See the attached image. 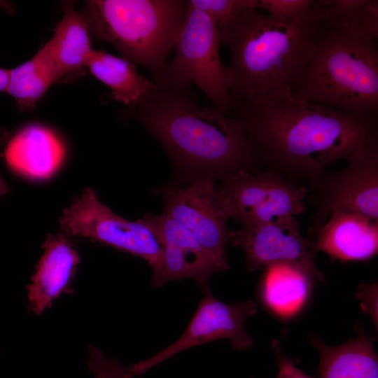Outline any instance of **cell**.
Listing matches in <instances>:
<instances>
[{
    "mask_svg": "<svg viewBox=\"0 0 378 378\" xmlns=\"http://www.w3.org/2000/svg\"><path fill=\"white\" fill-rule=\"evenodd\" d=\"M231 115L241 122L261 164L309 186L330 164L378 140L377 115L291 97Z\"/></svg>",
    "mask_w": 378,
    "mask_h": 378,
    "instance_id": "1",
    "label": "cell"
},
{
    "mask_svg": "<svg viewBox=\"0 0 378 378\" xmlns=\"http://www.w3.org/2000/svg\"><path fill=\"white\" fill-rule=\"evenodd\" d=\"M156 85L147 99L128 108L172 162L176 176L167 188L260 171L261 162L237 118L214 106L198 104L190 84Z\"/></svg>",
    "mask_w": 378,
    "mask_h": 378,
    "instance_id": "2",
    "label": "cell"
},
{
    "mask_svg": "<svg viewBox=\"0 0 378 378\" xmlns=\"http://www.w3.org/2000/svg\"><path fill=\"white\" fill-rule=\"evenodd\" d=\"M323 22L316 1L312 9L281 18L249 6L218 25L230 51L226 67L230 114L290 97L301 83Z\"/></svg>",
    "mask_w": 378,
    "mask_h": 378,
    "instance_id": "3",
    "label": "cell"
},
{
    "mask_svg": "<svg viewBox=\"0 0 378 378\" xmlns=\"http://www.w3.org/2000/svg\"><path fill=\"white\" fill-rule=\"evenodd\" d=\"M291 97L350 113L377 115L375 39L323 21L303 79Z\"/></svg>",
    "mask_w": 378,
    "mask_h": 378,
    "instance_id": "4",
    "label": "cell"
},
{
    "mask_svg": "<svg viewBox=\"0 0 378 378\" xmlns=\"http://www.w3.org/2000/svg\"><path fill=\"white\" fill-rule=\"evenodd\" d=\"M188 10L185 0H90V31L122 58L155 76L174 48Z\"/></svg>",
    "mask_w": 378,
    "mask_h": 378,
    "instance_id": "5",
    "label": "cell"
},
{
    "mask_svg": "<svg viewBox=\"0 0 378 378\" xmlns=\"http://www.w3.org/2000/svg\"><path fill=\"white\" fill-rule=\"evenodd\" d=\"M218 25L188 1V10L174 46L173 59L153 77L163 85L195 84L214 106L230 114L226 67L220 59Z\"/></svg>",
    "mask_w": 378,
    "mask_h": 378,
    "instance_id": "6",
    "label": "cell"
},
{
    "mask_svg": "<svg viewBox=\"0 0 378 378\" xmlns=\"http://www.w3.org/2000/svg\"><path fill=\"white\" fill-rule=\"evenodd\" d=\"M307 188L273 171L240 172L216 188L218 206L227 220L242 226L278 221L305 210Z\"/></svg>",
    "mask_w": 378,
    "mask_h": 378,
    "instance_id": "7",
    "label": "cell"
},
{
    "mask_svg": "<svg viewBox=\"0 0 378 378\" xmlns=\"http://www.w3.org/2000/svg\"><path fill=\"white\" fill-rule=\"evenodd\" d=\"M63 233L90 239L145 260L158 272L162 248L152 230L142 219L132 221L115 214L98 199L97 192L85 188L59 219Z\"/></svg>",
    "mask_w": 378,
    "mask_h": 378,
    "instance_id": "8",
    "label": "cell"
},
{
    "mask_svg": "<svg viewBox=\"0 0 378 378\" xmlns=\"http://www.w3.org/2000/svg\"><path fill=\"white\" fill-rule=\"evenodd\" d=\"M348 165L325 172L311 183L310 200L316 207L313 230L335 211L358 213L378 220V144H368L354 152Z\"/></svg>",
    "mask_w": 378,
    "mask_h": 378,
    "instance_id": "9",
    "label": "cell"
},
{
    "mask_svg": "<svg viewBox=\"0 0 378 378\" xmlns=\"http://www.w3.org/2000/svg\"><path fill=\"white\" fill-rule=\"evenodd\" d=\"M230 242L242 250L248 271L286 264L302 270L315 283L325 281L315 264L313 242L302 237L295 218L242 226L232 232Z\"/></svg>",
    "mask_w": 378,
    "mask_h": 378,
    "instance_id": "10",
    "label": "cell"
},
{
    "mask_svg": "<svg viewBox=\"0 0 378 378\" xmlns=\"http://www.w3.org/2000/svg\"><path fill=\"white\" fill-rule=\"evenodd\" d=\"M181 336L170 345L151 357L136 363L141 374L182 351L220 339H229L231 346L245 350L253 345L246 333L244 323L256 314L252 300L226 304L216 298L209 288Z\"/></svg>",
    "mask_w": 378,
    "mask_h": 378,
    "instance_id": "11",
    "label": "cell"
},
{
    "mask_svg": "<svg viewBox=\"0 0 378 378\" xmlns=\"http://www.w3.org/2000/svg\"><path fill=\"white\" fill-rule=\"evenodd\" d=\"M163 197V213L186 227L206 250L229 265L225 246L232 230L218 206L215 181L202 178L167 188Z\"/></svg>",
    "mask_w": 378,
    "mask_h": 378,
    "instance_id": "12",
    "label": "cell"
},
{
    "mask_svg": "<svg viewBox=\"0 0 378 378\" xmlns=\"http://www.w3.org/2000/svg\"><path fill=\"white\" fill-rule=\"evenodd\" d=\"M141 219L162 248L161 266L152 276V287H160L172 280L192 279L205 290L213 274L230 268L206 250L186 227L165 214H148Z\"/></svg>",
    "mask_w": 378,
    "mask_h": 378,
    "instance_id": "13",
    "label": "cell"
},
{
    "mask_svg": "<svg viewBox=\"0 0 378 378\" xmlns=\"http://www.w3.org/2000/svg\"><path fill=\"white\" fill-rule=\"evenodd\" d=\"M316 251L342 261H362L378 251V220L343 211L332 212L315 232Z\"/></svg>",
    "mask_w": 378,
    "mask_h": 378,
    "instance_id": "14",
    "label": "cell"
},
{
    "mask_svg": "<svg viewBox=\"0 0 378 378\" xmlns=\"http://www.w3.org/2000/svg\"><path fill=\"white\" fill-rule=\"evenodd\" d=\"M68 237L64 233L50 234L43 245L42 255L27 286L29 307L36 315L69 290L80 259Z\"/></svg>",
    "mask_w": 378,
    "mask_h": 378,
    "instance_id": "15",
    "label": "cell"
},
{
    "mask_svg": "<svg viewBox=\"0 0 378 378\" xmlns=\"http://www.w3.org/2000/svg\"><path fill=\"white\" fill-rule=\"evenodd\" d=\"M66 155L64 145L50 129L29 125L10 139L4 150L7 166L25 178H50L60 167Z\"/></svg>",
    "mask_w": 378,
    "mask_h": 378,
    "instance_id": "16",
    "label": "cell"
},
{
    "mask_svg": "<svg viewBox=\"0 0 378 378\" xmlns=\"http://www.w3.org/2000/svg\"><path fill=\"white\" fill-rule=\"evenodd\" d=\"M310 341L319 354L318 378H378L377 356L362 329L354 340L337 346L315 336Z\"/></svg>",
    "mask_w": 378,
    "mask_h": 378,
    "instance_id": "17",
    "label": "cell"
},
{
    "mask_svg": "<svg viewBox=\"0 0 378 378\" xmlns=\"http://www.w3.org/2000/svg\"><path fill=\"white\" fill-rule=\"evenodd\" d=\"M111 91L113 98L134 107L150 95L157 85L136 70L134 64L104 50H92L85 66Z\"/></svg>",
    "mask_w": 378,
    "mask_h": 378,
    "instance_id": "18",
    "label": "cell"
},
{
    "mask_svg": "<svg viewBox=\"0 0 378 378\" xmlns=\"http://www.w3.org/2000/svg\"><path fill=\"white\" fill-rule=\"evenodd\" d=\"M315 284L304 272L295 266L274 265L265 269L260 295L272 312L288 317L302 308Z\"/></svg>",
    "mask_w": 378,
    "mask_h": 378,
    "instance_id": "19",
    "label": "cell"
},
{
    "mask_svg": "<svg viewBox=\"0 0 378 378\" xmlns=\"http://www.w3.org/2000/svg\"><path fill=\"white\" fill-rule=\"evenodd\" d=\"M85 15L67 9L52 38L45 44L61 77L86 66L93 50Z\"/></svg>",
    "mask_w": 378,
    "mask_h": 378,
    "instance_id": "20",
    "label": "cell"
},
{
    "mask_svg": "<svg viewBox=\"0 0 378 378\" xmlns=\"http://www.w3.org/2000/svg\"><path fill=\"white\" fill-rule=\"evenodd\" d=\"M61 75L44 45L29 60L9 69L6 92L20 111H31Z\"/></svg>",
    "mask_w": 378,
    "mask_h": 378,
    "instance_id": "21",
    "label": "cell"
},
{
    "mask_svg": "<svg viewBox=\"0 0 378 378\" xmlns=\"http://www.w3.org/2000/svg\"><path fill=\"white\" fill-rule=\"evenodd\" d=\"M316 2L326 24L377 39V0H320Z\"/></svg>",
    "mask_w": 378,
    "mask_h": 378,
    "instance_id": "22",
    "label": "cell"
},
{
    "mask_svg": "<svg viewBox=\"0 0 378 378\" xmlns=\"http://www.w3.org/2000/svg\"><path fill=\"white\" fill-rule=\"evenodd\" d=\"M94 378H134L140 375L136 364L125 366L115 358H108L95 346L89 347L88 361Z\"/></svg>",
    "mask_w": 378,
    "mask_h": 378,
    "instance_id": "23",
    "label": "cell"
},
{
    "mask_svg": "<svg viewBox=\"0 0 378 378\" xmlns=\"http://www.w3.org/2000/svg\"><path fill=\"white\" fill-rule=\"evenodd\" d=\"M189 3L220 25L249 6L256 8L257 0H189Z\"/></svg>",
    "mask_w": 378,
    "mask_h": 378,
    "instance_id": "24",
    "label": "cell"
},
{
    "mask_svg": "<svg viewBox=\"0 0 378 378\" xmlns=\"http://www.w3.org/2000/svg\"><path fill=\"white\" fill-rule=\"evenodd\" d=\"M314 2L313 0H257L256 8L276 18H289L307 13Z\"/></svg>",
    "mask_w": 378,
    "mask_h": 378,
    "instance_id": "25",
    "label": "cell"
},
{
    "mask_svg": "<svg viewBox=\"0 0 378 378\" xmlns=\"http://www.w3.org/2000/svg\"><path fill=\"white\" fill-rule=\"evenodd\" d=\"M377 284H363L358 286L356 298L360 301L361 306L364 312L369 314L372 321L377 328Z\"/></svg>",
    "mask_w": 378,
    "mask_h": 378,
    "instance_id": "26",
    "label": "cell"
},
{
    "mask_svg": "<svg viewBox=\"0 0 378 378\" xmlns=\"http://www.w3.org/2000/svg\"><path fill=\"white\" fill-rule=\"evenodd\" d=\"M272 348L279 368L276 378H312L297 368L295 363L282 353L276 341L273 342Z\"/></svg>",
    "mask_w": 378,
    "mask_h": 378,
    "instance_id": "27",
    "label": "cell"
},
{
    "mask_svg": "<svg viewBox=\"0 0 378 378\" xmlns=\"http://www.w3.org/2000/svg\"><path fill=\"white\" fill-rule=\"evenodd\" d=\"M8 136V133L6 130H3L0 134V146L6 140ZM9 192V187L5 183L0 175V197Z\"/></svg>",
    "mask_w": 378,
    "mask_h": 378,
    "instance_id": "28",
    "label": "cell"
},
{
    "mask_svg": "<svg viewBox=\"0 0 378 378\" xmlns=\"http://www.w3.org/2000/svg\"><path fill=\"white\" fill-rule=\"evenodd\" d=\"M9 69L0 68V92H5L7 88Z\"/></svg>",
    "mask_w": 378,
    "mask_h": 378,
    "instance_id": "29",
    "label": "cell"
}]
</instances>
